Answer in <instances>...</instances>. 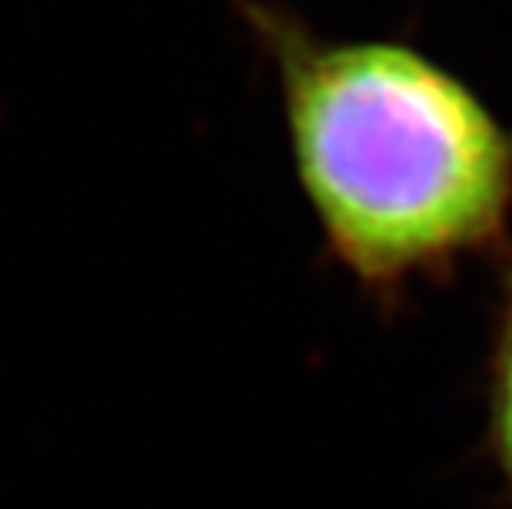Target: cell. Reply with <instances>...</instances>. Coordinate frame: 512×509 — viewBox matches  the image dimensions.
<instances>
[{"mask_svg": "<svg viewBox=\"0 0 512 509\" xmlns=\"http://www.w3.org/2000/svg\"><path fill=\"white\" fill-rule=\"evenodd\" d=\"M235 7L275 77L301 196L357 291L390 308L512 252V129L460 73L397 37H331L271 0Z\"/></svg>", "mask_w": 512, "mask_h": 509, "instance_id": "cell-1", "label": "cell"}, {"mask_svg": "<svg viewBox=\"0 0 512 509\" xmlns=\"http://www.w3.org/2000/svg\"><path fill=\"white\" fill-rule=\"evenodd\" d=\"M486 453L512 509V252L503 258L486 354Z\"/></svg>", "mask_w": 512, "mask_h": 509, "instance_id": "cell-2", "label": "cell"}]
</instances>
